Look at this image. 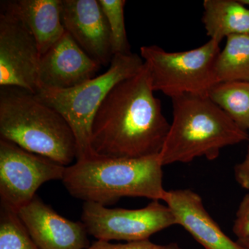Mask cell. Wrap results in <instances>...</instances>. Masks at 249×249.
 <instances>
[{
    "instance_id": "cell-1",
    "label": "cell",
    "mask_w": 249,
    "mask_h": 249,
    "mask_svg": "<svg viewBox=\"0 0 249 249\" xmlns=\"http://www.w3.org/2000/svg\"><path fill=\"white\" fill-rule=\"evenodd\" d=\"M154 92L145 67L110 90L91 126L93 155L140 159L160 155L170 124Z\"/></svg>"
},
{
    "instance_id": "cell-2",
    "label": "cell",
    "mask_w": 249,
    "mask_h": 249,
    "mask_svg": "<svg viewBox=\"0 0 249 249\" xmlns=\"http://www.w3.org/2000/svg\"><path fill=\"white\" fill-rule=\"evenodd\" d=\"M163 166L160 155L140 159L93 155L66 167L62 181L73 197L105 206L123 197L163 201Z\"/></svg>"
},
{
    "instance_id": "cell-3",
    "label": "cell",
    "mask_w": 249,
    "mask_h": 249,
    "mask_svg": "<svg viewBox=\"0 0 249 249\" xmlns=\"http://www.w3.org/2000/svg\"><path fill=\"white\" fill-rule=\"evenodd\" d=\"M171 99L173 121L160 154L163 166L201 157L214 160L224 147L249 140L247 131L209 96L184 94Z\"/></svg>"
},
{
    "instance_id": "cell-4",
    "label": "cell",
    "mask_w": 249,
    "mask_h": 249,
    "mask_svg": "<svg viewBox=\"0 0 249 249\" xmlns=\"http://www.w3.org/2000/svg\"><path fill=\"white\" fill-rule=\"evenodd\" d=\"M1 88V139L63 166L71 165L77 158L76 141L65 119L34 93Z\"/></svg>"
},
{
    "instance_id": "cell-5",
    "label": "cell",
    "mask_w": 249,
    "mask_h": 249,
    "mask_svg": "<svg viewBox=\"0 0 249 249\" xmlns=\"http://www.w3.org/2000/svg\"><path fill=\"white\" fill-rule=\"evenodd\" d=\"M144 67L138 54H116L102 74L70 89H42L36 94L58 111L71 127L76 141V160L93 155L90 146L91 126L107 93L118 83L142 71Z\"/></svg>"
},
{
    "instance_id": "cell-6",
    "label": "cell",
    "mask_w": 249,
    "mask_h": 249,
    "mask_svg": "<svg viewBox=\"0 0 249 249\" xmlns=\"http://www.w3.org/2000/svg\"><path fill=\"white\" fill-rule=\"evenodd\" d=\"M220 44L210 40L191 50L168 52L156 45L141 47L150 84L173 98L184 94L204 95L217 83L215 64Z\"/></svg>"
},
{
    "instance_id": "cell-7",
    "label": "cell",
    "mask_w": 249,
    "mask_h": 249,
    "mask_svg": "<svg viewBox=\"0 0 249 249\" xmlns=\"http://www.w3.org/2000/svg\"><path fill=\"white\" fill-rule=\"evenodd\" d=\"M66 167L0 139L1 206L18 213L43 183L62 180Z\"/></svg>"
},
{
    "instance_id": "cell-8",
    "label": "cell",
    "mask_w": 249,
    "mask_h": 249,
    "mask_svg": "<svg viewBox=\"0 0 249 249\" xmlns=\"http://www.w3.org/2000/svg\"><path fill=\"white\" fill-rule=\"evenodd\" d=\"M81 222L88 234L106 242L149 240L154 234L178 225L171 210L160 201L134 210L108 209L96 203L85 202Z\"/></svg>"
},
{
    "instance_id": "cell-9",
    "label": "cell",
    "mask_w": 249,
    "mask_h": 249,
    "mask_svg": "<svg viewBox=\"0 0 249 249\" xmlns=\"http://www.w3.org/2000/svg\"><path fill=\"white\" fill-rule=\"evenodd\" d=\"M40 53L34 36L17 16L0 14V85L37 94Z\"/></svg>"
},
{
    "instance_id": "cell-10",
    "label": "cell",
    "mask_w": 249,
    "mask_h": 249,
    "mask_svg": "<svg viewBox=\"0 0 249 249\" xmlns=\"http://www.w3.org/2000/svg\"><path fill=\"white\" fill-rule=\"evenodd\" d=\"M62 22L80 48L101 66L114 57L109 24L98 0H62Z\"/></svg>"
},
{
    "instance_id": "cell-11",
    "label": "cell",
    "mask_w": 249,
    "mask_h": 249,
    "mask_svg": "<svg viewBox=\"0 0 249 249\" xmlns=\"http://www.w3.org/2000/svg\"><path fill=\"white\" fill-rule=\"evenodd\" d=\"M101 65L83 50L71 36L64 35L41 55L39 91L74 88L96 77Z\"/></svg>"
},
{
    "instance_id": "cell-12",
    "label": "cell",
    "mask_w": 249,
    "mask_h": 249,
    "mask_svg": "<svg viewBox=\"0 0 249 249\" xmlns=\"http://www.w3.org/2000/svg\"><path fill=\"white\" fill-rule=\"evenodd\" d=\"M40 249H87L89 241L85 226L59 214L36 196L17 213Z\"/></svg>"
},
{
    "instance_id": "cell-13",
    "label": "cell",
    "mask_w": 249,
    "mask_h": 249,
    "mask_svg": "<svg viewBox=\"0 0 249 249\" xmlns=\"http://www.w3.org/2000/svg\"><path fill=\"white\" fill-rule=\"evenodd\" d=\"M181 226L205 249H245L224 232L205 209L202 199L189 189L166 191L163 199Z\"/></svg>"
},
{
    "instance_id": "cell-14",
    "label": "cell",
    "mask_w": 249,
    "mask_h": 249,
    "mask_svg": "<svg viewBox=\"0 0 249 249\" xmlns=\"http://www.w3.org/2000/svg\"><path fill=\"white\" fill-rule=\"evenodd\" d=\"M4 10L27 26L43 55L64 35L62 0H17L5 3Z\"/></svg>"
},
{
    "instance_id": "cell-15",
    "label": "cell",
    "mask_w": 249,
    "mask_h": 249,
    "mask_svg": "<svg viewBox=\"0 0 249 249\" xmlns=\"http://www.w3.org/2000/svg\"><path fill=\"white\" fill-rule=\"evenodd\" d=\"M204 23L210 40L220 44L224 38L249 35V8L240 0H204Z\"/></svg>"
},
{
    "instance_id": "cell-16",
    "label": "cell",
    "mask_w": 249,
    "mask_h": 249,
    "mask_svg": "<svg viewBox=\"0 0 249 249\" xmlns=\"http://www.w3.org/2000/svg\"><path fill=\"white\" fill-rule=\"evenodd\" d=\"M215 74L217 83L249 82V35L227 37L216 61Z\"/></svg>"
},
{
    "instance_id": "cell-17",
    "label": "cell",
    "mask_w": 249,
    "mask_h": 249,
    "mask_svg": "<svg viewBox=\"0 0 249 249\" xmlns=\"http://www.w3.org/2000/svg\"><path fill=\"white\" fill-rule=\"evenodd\" d=\"M208 96L244 130L249 127V82H219Z\"/></svg>"
},
{
    "instance_id": "cell-18",
    "label": "cell",
    "mask_w": 249,
    "mask_h": 249,
    "mask_svg": "<svg viewBox=\"0 0 249 249\" xmlns=\"http://www.w3.org/2000/svg\"><path fill=\"white\" fill-rule=\"evenodd\" d=\"M0 249H40L17 213L1 206Z\"/></svg>"
},
{
    "instance_id": "cell-19",
    "label": "cell",
    "mask_w": 249,
    "mask_h": 249,
    "mask_svg": "<svg viewBox=\"0 0 249 249\" xmlns=\"http://www.w3.org/2000/svg\"><path fill=\"white\" fill-rule=\"evenodd\" d=\"M110 30L113 53L129 54L130 51L125 24H124V0H98Z\"/></svg>"
},
{
    "instance_id": "cell-20",
    "label": "cell",
    "mask_w": 249,
    "mask_h": 249,
    "mask_svg": "<svg viewBox=\"0 0 249 249\" xmlns=\"http://www.w3.org/2000/svg\"><path fill=\"white\" fill-rule=\"evenodd\" d=\"M87 249H181L176 244L158 245L149 240L127 242L125 244H112L106 241L98 240Z\"/></svg>"
},
{
    "instance_id": "cell-21",
    "label": "cell",
    "mask_w": 249,
    "mask_h": 249,
    "mask_svg": "<svg viewBox=\"0 0 249 249\" xmlns=\"http://www.w3.org/2000/svg\"><path fill=\"white\" fill-rule=\"evenodd\" d=\"M232 230L238 240L249 237V193L244 196L239 206Z\"/></svg>"
},
{
    "instance_id": "cell-22",
    "label": "cell",
    "mask_w": 249,
    "mask_h": 249,
    "mask_svg": "<svg viewBox=\"0 0 249 249\" xmlns=\"http://www.w3.org/2000/svg\"><path fill=\"white\" fill-rule=\"evenodd\" d=\"M248 130L249 132V127ZM235 178L236 181L242 188L249 191V145L245 160L235 165Z\"/></svg>"
},
{
    "instance_id": "cell-23",
    "label": "cell",
    "mask_w": 249,
    "mask_h": 249,
    "mask_svg": "<svg viewBox=\"0 0 249 249\" xmlns=\"http://www.w3.org/2000/svg\"><path fill=\"white\" fill-rule=\"evenodd\" d=\"M245 249H249V237L237 241Z\"/></svg>"
},
{
    "instance_id": "cell-24",
    "label": "cell",
    "mask_w": 249,
    "mask_h": 249,
    "mask_svg": "<svg viewBox=\"0 0 249 249\" xmlns=\"http://www.w3.org/2000/svg\"><path fill=\"white\" fill-rule=\"evenodd\" d=\"M240 2L249 8V0H240Z\"/></svg>"
}]
</instances>
